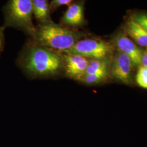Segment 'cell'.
Wrapping results in <instances>:
<instances>
[{"label": "cell", "mask_w": 147, "mask_h": 147, "mask_svg": "<svg viewBox=\"0 0 147 147\" xmlns=\"http://www.w3.org/2000/svg\"><path fill=\"white\" fill-rule=\"evenodd\" d=\"M86 37L84 32L53 21L39 24L36 27V32L31 40L38 45L64 53Z\"/></svg>", "instance_id": "7a4b0ae2"}, {"label": "cell", "mask_w": 147, "mask_h": 147, "mask_svg": "<svg viewBox=\"0 0 147 147\" xmlns=\"http://www.w3.org/2000/svg\"><path fill=\"white\" fill-rule=\"evenodd\" d=\"M5 28L4 27L0 26V56L3 51L5 43Z\"/></svg>", "instance_id": "9a60e30c"}, {"label": "cell", "mask_w": 147, "mask_h": 147, "mask_svg": "<svg viewBox=\"0 0 147 147\" xmlns=\"http://www.w3.org/2000/svg\"><path fill=\"white\" fill-rule=\"evenodd\" d=\"M84 1L73 2L61 18V24L70 28L76 29L85 24Z\"/></svg>", "instance_id": "ba28073f"}, {"label": "cell", "mask_w": 147, "mask_h": 147, "mask_svg": "<svg viewBox=\"0 0 147 147\" xmlns=\"http://www.w3.org/2000/svg\"><path fill=\"white\" fill-rule=\"evenodd\" d=\"M134 69L131 59L126 54L117 50L111 56L109 76L112 79L126 85H131Z\"/></svg>", "instance_id": "5b68a950"}, {"label": "cell", "mask_w": 147, "mask_h": 147, "mask_svg": "<svg viewBox=\"0 0 147 147\" xmlns=\"http://www.w3.org/2000/svg\"><path fill=\"white\" fill-rule=\"evenodd\" d=\"M62 53L64 76L78 81L84 75L90 59L77 55Z\"/></svg>", "instance_id": "8992f818"}, {"label": "cell", "mask_w": 147, "mask_h": 147, "mask_svg": "<svg viewBox=\"0 0 147 147\" xmlns=\"http://www.w3.org/2000/svg\"><path fill=\"white\" fill-rule=\"evenodd\" d=\"M113 45L117 47V50L130 57L134 68L141 66L144 50L127 37L125 33L117 34L113 38Z\"/></svg>", "instance_id": "52a82bcc"}, {"label": "cell", "mask_w": 147, "mask_h": 147, "mask_svg": "<svg viewBox=\"0 0 147 147\" xmlns=\"http://www.w3.org/2000/svg\"><path fill=\"white\" fill-rule=\"evenodd\" d=\"M16 63L31 79H55L64 76L63 53L30 39L21 49Z\"/></svg>", "instance_id": "6da1fadb"}, {"label": "cell", "mask_w": 147, "mask_h": 147, "mask_svg": "<svg viewBox=\"0 0 147 147\" xmlns=\"http://www.w3.org/2000/svg\"><path fill=\"white\" fill-rule=\"evenodd\" d=\"M109 68L105 69L96 73L84 75L78 81L87 85L99 84L106 81L109 76Z\"/></svg>", "instance_id": "8fae6325"}, {"label": "cell", "mask_w": 147, "mask_h": 147, "mask_svg": "<svg viewBox=\"0 0 147 147\" xmlns=\"http://www.w3.org/2000/svg\"><path fill=\"white\" fill-rule=\"evenodd\" d=\"M131 19L136 22L147 33V14H137L132 16Z\"/></svg>", "instance_id": "4fadbf2b"}, {"label": "cell", "mask_w": 147, "mask_h": 147, "mask_svg": "<svg viewBox=\"0 0 147 147\" xmlns=\"http://www.w3.org/2000/svg\"><path fill=\"white\" fill-rule=\"evenodd\" d=\"M141 66L147 67V48L146 49V50L143 51Z\"/></svg>", "instance_id": "2e32d148"}, {"label": "cell", "mask_w": 147, "mask_h": 147, "mask_svg": "<svg viewBox=\"0 0 147 147\" xmlns=\"http://www.w3.org/2000/svg\"><path fill=\"white\" fill-rule=\"evenodd\" d=\"M113 47V44L100 38L86 37L64 53L77 55L90 59H100L111 56Z\"/></svg>", "instance_id": "277c9868"}, {"label": "cell", "mask_w": 147, "mask_h": 147, "mask_svg": "<svg viewBox=\"0 0 147 147\" xmlns=\"http://www.w3.org/2000/svg\"><path fill=\"white\" fill-rule=\"evenodd\" d=\"M33 15L39 24L53 22L49 2L47 0H32Z\"/></svg>", "instance_id": "30bf717a"}, {"label": "cell", "mask_w": 147, "mask_h": 147, "mask_svg": "<svg viewBox=\"0 0 147 147\" xmlns=\"http://www.w3.org/2000/svg\"><path fill=\"white\" fill-rule=\"evenodd\" d=\"M73 1L71 0H53L49 2V7L51 12L56 11L63 5H69Z\"/></svg>", "instance_id": "5bb4252c"}, {"label": "cell", "mask_w": 147, "mask_h": 147, "mask_svg": "<svg viewBox=\"0 0 147 147\" xmlns=\"http://www.w3.org/2000/svg\"><path fill=\"white\" fill-rule=\"evenodd\" d=\"M137 84L143 88L147 89V67L140 66L136 75Z\"/></svg>", "instance_id": "7c38bea8"}, {"label": "cell", "mask_w": 147, "mask_h": 147, "mask_svg": "<svg viewBox=\"0 0 147 147\" xmlns=\"http://www.w3.org/2000/svg\"><path fill=\"white\" fill-rule=\"evenodd\" d=\"M3 26L12 27L24 32L32 39L36 32L33 22L32 0H9L2 7Z\"/></svg>", "instance_id": "3957f363"}, {"label": "cell", "mask_w": 147, "mask_h": 147, "mask_svg": "<svg viewBox=\"0 0 147 147\" xmlns=\"http://www.w3.org/2000/svg\"><path fill=\"white\" fill-rule=\"evenodd\" d=\"M125 32L137 45L147 48V33L136 22L130 19L125 25Z\"/></svg>", "instance_id": "9c48e42d"}]
</instances>
